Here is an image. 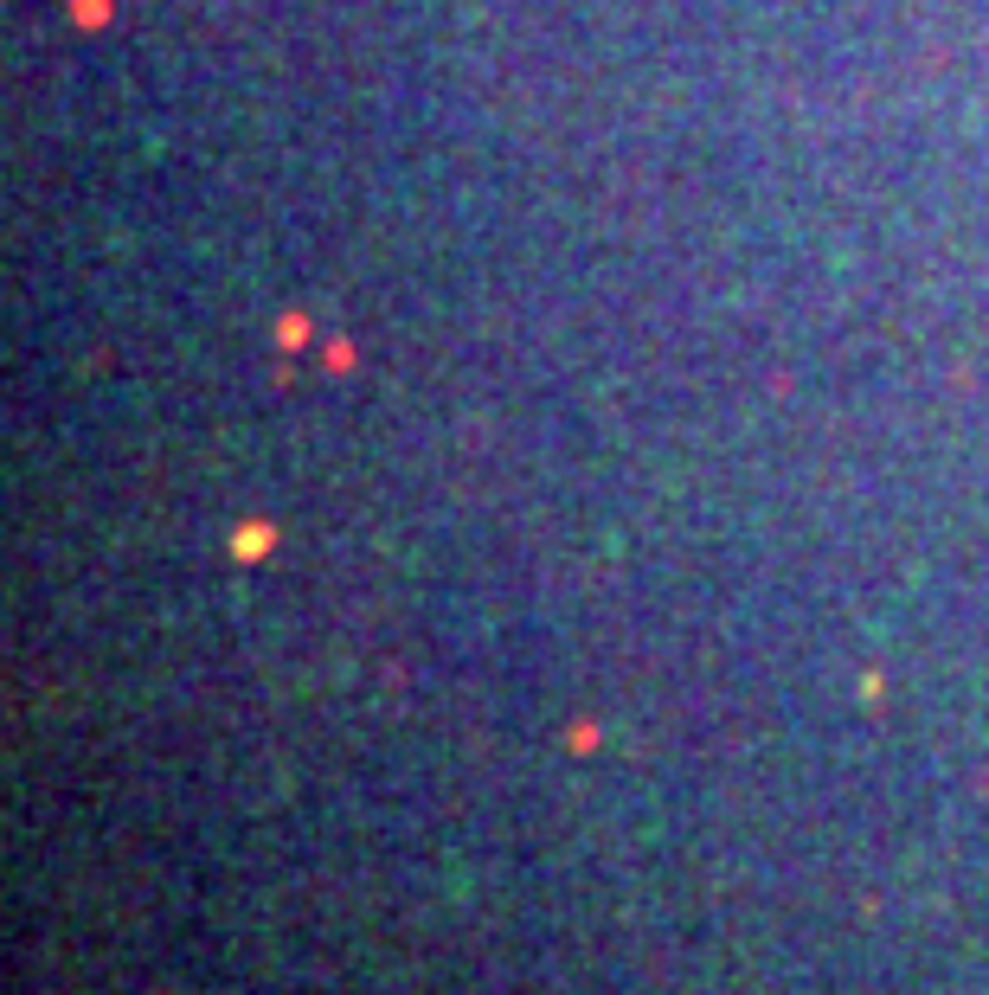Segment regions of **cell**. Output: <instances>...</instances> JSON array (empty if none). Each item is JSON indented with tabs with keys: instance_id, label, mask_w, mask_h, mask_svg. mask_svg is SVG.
<instances>
[{
	"instance_id": "6da1fadb",
	"label": "cell",
	"mask_w": 989,
	"mask_h": 995,
	"mask_svg": "<svg viewBox=\"0 0 989 995\" xmlns=\"http://www.w3.org/2000/svg\"><path fill=\"white\" fill-rule=\"evenodd\" d=\"M161 995H174V989H161Z\"/></svg>"
}]
</instances>
